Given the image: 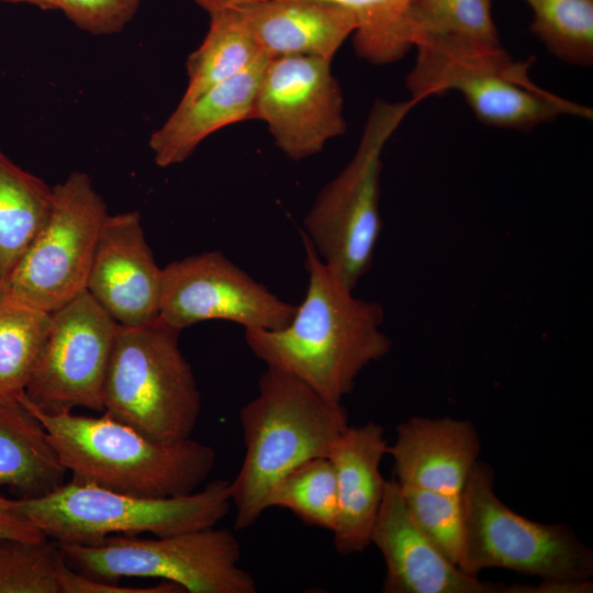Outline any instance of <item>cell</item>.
<instances>
[{
  "mask_svg": "<svg viewBox=\"0 0 593 593\" xmlns=\"http://www.w3.org/2000/svg\"><path fill=\"white\" fill-rule=\"evenodd\" d=\"M0 2L29 3L43 10H57L56 0H0Z\"/></svg>",
  "mask_w": 593,
  "mask_h": 593,
  "instance_id": "obj_34",
  "label": "cell"
},
{
  "mask_svg": "<svg viewBox=\"0 0 593 593\" xmlns=\"http://www.w3.org/2000/svg\"><path fill=\"white\" fill-rule=\"evenodd\" d=\"M533 32L558 58L578 66L593 61V0H525Z\"/></svg>",
  "mask_w": 593,
  "mask_h": 593,
  "instance_id": "obj_27",
  "label": "cell"
},
{
  "mask_svg": "<svg viewBox=\"0 0 593 593\" xmlns=\"http://www.w3.org/2000/svg\"><path fill=\"white\" fill-rule=\"evenodd\" d=\"M5 504L58 544L93 542L114 534L166 536L216 526L231 511L230 481L168 497L127 494L70 480L33 499Z\"/></svg>",
  "mask_w": 593,
  "mask_h": 593,
  "instance_id": "obj_5",
  "label": "cell"
},
{
  "mask_svg": "<svg viewBox=\"0 0 593 593\" xmlns=\"http://www.w3.org/2000/svg\"><path fill=\"white\" fill-rule=\"evenodd\" d=\"M60 593H179L181 588L171 582L164 581L153 586H122L75 571L67 563L60 564L58 571Z\"/></svg>",
  "mask_w": 593,
  "mask_h": 593,
  "instance_id": "obj_31",
  "label": "cell"
},
{
  "mask_svg": "<svg viewBox=\"0 0 593 593\" xmlns=\"http://www.w3.org/2000/svg\"><path fill=\"white\" fill-rule=\"evenodd\" d=\"M0 537L43 539L46 536L25 517L10 508L0 495Z\"/></svg>",
  "mask_w": 593,
  "mask_h": 593,
  "instance_id": "obj_32",
  "label": "cell"
},
{
  "mask_svg": "<svg viewBox=\"0 0 593 593\" xmlns=\"http://www.w3.org/2000/svg\"><path fill=\"white\" fill-rule=\"evenodd\" d=\"M67 473L46 427L20 394L0 398V488L16 499L38 497L64 484Z\"/></svg>",
  "mask_w": 593,
  "mask_h": 593,
  "instance_id": "obj_20",
  "label": "cell"
},
{
  "mask_svg": "<svg viewBox=\"0 0 593 593\" xmlns=\"http://www.w3.org/2000/svg\"><path fill=\"white\" fill-rule=\"evenodd\" d=\"M289 510L304 524L334 532L338 516L336 480L327 457L314 458L284 474L270 490L267 508Z\"/></svg>",
  "mask_w": 593,
  "mask_h": 593,
  "instance_id": "obj_25",
  "label": "cell"
},
{
  "mask_svg": "<svg viewBox=\"0 0 593 593\" xmlns=\"http://www.w3.org/2000/svg\"><path fill=\"white\" fill-rule=\"evenodd\" d=\"M399 488L413 522L458 567L463 542L461 495L401 484Z\"/></svg>",
  "mask_w": 593,
  "mask_h": 593,
  "instance_id": "obj_29",
  "label": "cell"
},
{
  "mask_svg": "<svg viewBox=\"0 0 593 593\" xmlns=\"http://www.w3.org/2000/svg\"><path fill=\"white\" fill-rule=\"evenodd\" d=\"M161 279L139 213L108 214L87 279L89 294L120 326H141L158 317Z\"/></svg>",
  "mask_w": 593,
  "mask_h": 593,
  "instance_id": "obj_14",
  "label": "cell"
},
{
  "mask_svg": "<svg viewBox=\"0 0 593 593\" xmlns=\"http://www.w3.org/2000/svg\"><path fill=\"white\" fill-rule=\"evenodd\" d=\"M355 18L354 47L359 57L377 65L396 61L412 48L406 29L411 0H325Z\"/></svg>",
  "mask_w": 593,
  "mask_h": 593,
  "instance_id": "obj_26",
  "label": "cell"
},
{
  "mask_svg": "<svg viewBox=\"0 0 593 593\" xmlns=\"http://www.w3.org/2000/svg\"><path fill=\"white\" fill-rule=\"evenodd\" d=\"M51 213L4 281L7 296L53 312L86 290L107 205L83 171L53 187Z\"/></svg>",
  "mask_w": 593,
  "mask_h": 593,
  "instance_id": "obj_10",
  "label": "cell"
},
{
  "mask_svg": "<svg viewBox=\"0 0 593 593\" xmlns=\"http://www.w3.org/2000/svg\"><path fill=\"white\" fill-rule=\"evenodd\" d=\"M479 452L472 423L448 416L402 422L388 450L399 484L452 495H461Z\"/></svg>",
  "mask_w": 593,
  "mask_h": 593,
  "instance_id": "obj_18",
  "label": "cell"
},
{
  "mask_svg": "<svg viewBox=\"0 0 593 593\" xmlns=\"http://www.w3.org/2000/svg\"><path fill=\"white\" fill-rule=\"evenodd\" d=\"M245 454L230 481L234 527L247 529L267 511L272 486L301 463L327 457L349 426L342 403L321 395L296 377L267 367L257 393L239 412Z\"/></svg>",
  "mask_w": 593,
  "mask_h": 593,
  "instance_id": "obj_2",
  "label": "cell"
},
{
  "mask_svg": "<svg viewBox=\"0 0 593 593\" xmlns=\"http://www.w3.org/2000/svg\"><path fill=\"white\" fill-rule=\"evenodd\" d=\"M58 545L81 573L108 582L155 578L189 593L257 591L255 579L239 566L236 536L217 525L166 536L114 534L93 542Z\"/></svg>",
  "mask_w": 593,
  "mask_h": 593,
  "instance_id": "obj_8",
  "label": "cell"
},
{
  "mask_svg": "<svg viewBox=\"0 0 593 593\" xmlns=\"http://www.w3.org/2000/svg\"><path fill=\"white\" fill-rule=\"evenodd\" d=\"M309 284L291 322L277 331L245 329L251 353L329 401L342 403L360 372L391 349L380 303L354 295L302 234Z\"/></svg>",
  "mask_w": 593,
  "mask_h": 593,
  "instance_id": "obj_1",
  "label": "cell"
},
{
  "mask_svg": "<svg viewBox=\"0 0 593 593\" xmlns=\"http://www.w3.org/2000/svg\"><path fill=\"white\" fill-rule=\"evenodd\" d=\"M143 0H56L57 10L81 31L92 35L120 33Z\"/></svg>",
  "mask_w": 593,
  "mask_h": 593,
  "instance_id": "obj_30",
  "label": "cell"
},
{
  "mask_svg": "<svg viewBox=\"0 0 593 593\" xmlns=\"http://www.w3.org/2000/svg\"><path fill=\"white\" fill-rule=\"evenodd\" d=\"M296 305L281 300L220 251H206L163 268L158 317L180 331L209 320L245 329L277 331Z\"/></svg>",
  "mask_w": 593,
  "mask_h": 593,
  "instance_id": "obj_12",
  "label": "cell"
},
{
  "mask_svg": "<svg viewBox=\"0 0 593 593\" xmlns=\"http://www.w3.org/2000/svg\"><path fill=\"white\" fill-rule=\"evenodd\" d=\"M415 48L405 85L417 102L457 91L478 120L500 128L528 130L560 115L593 116L590 108L535 83L530 60H515L501 45L432 38Z\"/></svg>",
  "mask_w": 593,
  "mask_h": 593,
  "instance_id": "obj_4",
  "label": "cell"
},
{
  "mask_svg": "<svg viewBox=\"0 0 593 593\" xmlns=\"http://www.w3.org/2000/svg\"><path fill=\"white\" fill-rule=\"evenodd\" d=\"M406 29L412 47L432 38L501 45L491 0H411Z\"/></svg>",
  "mask_w": 593,
  "mask_h": 593,
  "instance_id": "obj_24",
  "label": "cell"
},
{
  "mask_svg": "<svg viewBox=\"0 0 593 593\" xmlns=\"http://www.w3.org/2000/svg\"><path fill=\"white\" fill-rule=\"evenodd\" d=\"M388 450L383 427L368 422L348 426L327 456L335 473L338 501L333 540L340 556L361 553L371 545L385 493L387 480L380 465Z\"/></svg>",
  "mask_w": 593,
  "mask_h": 593,
  "instance_id": "obj_17",
  "label": "cell"
},
{
  "mask_svg": "<svg viewBox=\"0 0 593 593\" xmlns=\"http://www.w3.org/2000/svg\"><path fill=\"white\" fill-rule=\"evenodd\" d=\"M463 542L458 568L478 575L504 568L540 579L586 580L593 552L563 524H540L508 508L495 494L492 468L477 461L461 493Z\"/></svg>",
  "mask_w": 593,
  "mask_h": 593,
  "instance_id": "obj_9",
  "label": "cell"
},
{
  "mask_svg": "<svg viewBox=\"0 0 593 593\" xmlns=\"http://www.w3.org/2000/svg\"><path fill=\"white\" fill-rule=\"evenodd\" d=\"M180 332L159 317L119 326L104 382L103 412L161 441L190 438L201 414Z\"/></svg>",
  "mask_w": 593,
  "mask_h": 593,
  "instance_id": "obj_6",
  "label": "cell"
},
{
  "mask_svg": "<svg viewBox=\"0 0 593 593\" xmlns=\"http://www.w3.org/2000/svg\"><path fill=\"white\" fill-rule=\"evenodd\" d=\"M206 10L225 8L251 32L269 58L292 55L333 59L356 22L344 7L325 0H194Z\"/></svg>",
  "mask_w": 593,
  "mask_h": 593,
  "instance_id": "obj_16",
  "label": "cell"
},
{
  "mask_svg": "<svg viewBox=\"0 0 593 593\" xmlns=\"http://www.w3.org/2000/svg\"><path fill=\"white\" fill-rule=\"evenodd\" d=\"M268 60L261 57L239 74L210 87L192 102L178 104L150 135L149 147L156 165L166 168L180 164L212 133L254 119L257 91Z\"/></svg>",
  "mask_w": 593,
  "mask_h": 593,
  "instance_id": "obj_19",
  "label": "cell"
},
{
  "mask_svg": "<svg viewBox=\"0 0 593 593\" xmlns=\"http://www.w3.org/2000/svg\"><path fill=\"white\" fill-rule=\"evenodd\" d=\"M331 63L318 56H282L269 59L264 70L254 119L266 122L276 145L292 159L317 154L346 131Z\"/></svg>",
  "mask_w": 593,
  "mask_h": 593,
  "instance_id": "obj_13",
  "label": "cell"
},
{
  "mask_svg": "<svg viewBox=\"0 0 593 593\" xmlns=\"http://www.w3.org/2000/svg\"><path fill=\"white\" fill-rule=\"evenodd\" d=\"M5 286L4 282L0 279V302L5 298Z\"/></svg>",
  "mask_w": 593,
  "mask_h": 593,
  "instance_id": "obj_35",
  "label": "cell"
},
{
  "mask_svg": "<svg viewBox=\"0 0 593 593\" xmlns=\"http://www.w3.org/2000/svg\"><path fill=\"white\" fill-rule=\"evenodd\" d=\"M51 313L5 295L0 302V398L25 391L42 347Z\"/></svg>",
  "mask_w": 593,
  "mask_h": 593,
  "instance_id": "obj_23",
  "label": "cell"
},
{
  "mask_svg": "<svg viewBox=\"0 0 593 593\" xmlns=\"http://www.w3.org/2000/svg\"><path fill=\"white\" fill-rule=\"evenodd\" d=\"M53 187L0 152V279L4 282L45 224Z\"/></svg>",
  "mask_w": 593,
  "mask_h": 593,
  "instance_id": "obj_21",
  "label": "cell"
},
{
  "mask_svg": "<svg viewBox=\"0 0 593 593\" xmlns=\"http://www.w3.org/2000/svg\"><path fill=\"white\" fill-rule=\"evenodd\" d=\"M371 544L385 563V593H503L505 586L461 571L411 518L398 482L387 481Z\"/></svg>",
  "mask_w": 593,
  "mask_h": 593,
  "instance_id": "obj_15",
  "label": "cell"
},
{
  "mask_svg": "<svg viewBox=\"0 0 593 593\" xmlns=\"http://www.w3.org/2000/svg\"><path fill=\"white\" fill-rule=\"evenodd\" d=\"M65 560L48 537H0V593H60L58 571Z\"/></svg>",
  "mask_w": 593,
  "mask_h": 593,
  "instance_id": "obj_28",
  "label": "cell"
},
{
  "mask_svg": "<svg viewBox=\"0 0 593 593\" xmlns=\"http://www.w3.org/2000/svg\"><path fill=\"white\" fill-rule=\"evenodd\" d=\"M593 591L590 579H541L537 585L505 586L503 593H589Z\"/></svg>",
  "mask_w": 593,
  "mask_h": 593,
  "instance_id": "obj_33",
  "label": "cell"
},
{
  "mask_svg": "<svg viewBox=\"0 0 593 593\" xmlns=\"http://www.w3.org/2000/svg\"><path fill=\"white\" fill-rule=\"evenodd\" d=\"M204 11L210 18L209 30L201 45L188 57V85L179 105L192 102L210 87L267 57L251 32L232 11L217 7Z\"/></svg>",
  "mask_w": 593,
  "mask_h": 593,
  "instance_id": "obj_22",
  "label": "cell"
},
{
  "mask_svg": "<svg viewBox=\"0 0 593 593\" xmlns=\"http://www.w3.org/2000/svg\"><path fill=\"white\" fill-rule=\"evenodd\" d=\"M23 402L46 427L72 480L139 496L168 497L195 492L212 472L213 447L192 439L161 441L103 412L87 416L47 413Z\"/></svg>",
  "mask_w": 593,
  "mask_h": 593,
  "instance_id": "obj_3",
  "label": "cell"
},
{
  "mask_svg": "<svg viewBox=\"0 0 593 593\" xmlns=\"http://www.w3.org/2000/svg\"><path fill=\"white\" fill-rule=\"evenodd\" d=\"M418 102L378 100L351 160L318 193L304 219L305 237L327 269L354 290L368 272L379 240L382 150Z\"/></svg>",
  "mask_w": 593,
  "mask_h": 593,
  "instance_id": "obj_7",
  "label": "cell"
},
{
  "mask_svg": "<svg viewBox=\"0 0 593 593\" xmlns=\"http://www.w3.org/2000/svg\"><path fill=\"white\" fill-rule=\"evenodd\" d=\"M119 324L87 290L51 312L24 395L47 413L103 412V390Z\"/></svg>",
  "mask_w": 593,
  "mask_h": 593,
  "instance_id": "obj_11",
  "label": "cell"
}]
</instances>
